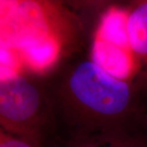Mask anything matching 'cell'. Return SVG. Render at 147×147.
<instances>
[{"label":"cell","instance_id":"obj_3","mask_svg":"<svg viewBox=\"0 0 147 147\" xmlns=\"http://www.w3.org/2000/svg\"><path fill=\"white\" fill-rule=\"evenodd\" d=\"M0 120L8 134L42 140L49 128L55 127L46 82L29 74L2 77Z\"/></svg>","mask_w":147,"mask_h":147},{"label":"cell","instance_id":"obj_5","mask_svg":"<svg viewBox=\"0 0 147 147\" xmlns=\"http://www.w3.org/2000/svg\"><path fill=\"white\" fill-rule=\"evenodd\" d=\"M128 44L137 67L136 81L147 96V1H141L127 12Z\"/></svg>","mask_w":147,"mask_h":147},{"label":"cell","instance_id":"obj_2","mask_svg":"<svg viewBox=\"0 0 147 147\" xmlns=\"http://www.w3.org/2000/svg\"><path fill=\"white\" fill-rule=\"evenodd\" d=\"M2 3V42L17 51L33 69H46L58 57L56 25L50 18L49 4L38 2Z\"/></svg>","mask_w":147,"mask_h":147},{"label":"cell","instance_id":"obj_4","mask_svg":"<svg viewBox=\"0 0 147 147\" xmlns=\"http://www.w3.org/2000/svg\"><path fill=\"white\" fill-rule=\"evenodd\" d=\"M127 13L107 12L96 33L91 59L116 78L136 81L137 67L128 44Z\"/></svg>","mask_w":147,"mask_h":147},{"label":"cell","instance_id":"obj_7","mask_svg":"<svg viewBox=\"0 0 147 147\" xmlns=\"http://www.w3.org/2000/svg\"><path fill=\"white\" fill-rule=\"evenodd\" d=\"M105 137H73L66 147H102Z\"/></svg>","mask_w":147,"mask_h":147},{"label":"cell","instance_id":"obj_6","mask_svg":"<svg viewBox=\"0 0 147 147\" xmlns=\"http://www.w3.org/2000/svg\"><path fill=\"white\" fill-rule=\"evenodd\" d=\"M40 142L38 139L2 133L0 147H40Z\"/></svg>","mask_w":147,"mask_h":147},{"label":"cell","instance_id":"obj_1","mask_svg":"<svg viewBox=\"0 0 147 147\" xmlns=\"http://www.w3.org/2000/svg\"><path fill=\"white\" fill-rule=\"evenodd\" d=\"M45 82L55 128L63 127L71 138L147 135V96L136 81L82 59L61 65Z\"/></svg>","mask_w":147,"mask_h":147}]
</instances>
